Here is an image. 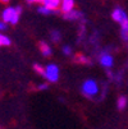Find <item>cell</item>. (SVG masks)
I'll use <instances>...</instances> for the list:
<instances>
[{
	"label": "cell",
	"mask_w": 128,
	"mask_h": 129,
	"mask_svg": "<svg viewBox=\"0 0 128 129\" xmlns=\"http://www.w3.org/2000/svg\"><path fill=\"white\" fill-rule=\"evenodd\" d=\"M21 7H17V8H7L3 14H2V18L4 22H8V23H12V24H15L19 19V15H21Z\"/></svg>",
	"instance_id": "obj_1"
},
{
	"label": "cell",
	"mask_w": 128,
	"mask_h": 129,
	"mask_svg": "<svg viewBox=\"0 0 128 129\" xmlns=\"http://www.w3.org/2000/svg\"><path fill=\"white\" fill-rule=\"evenodd\" d=\"M82 92L83 95H86L87 97H94L97 95L99 92V86L94 79H87L83 84H82Z\"/></svg>",
	"instance_id": "obj_2"
},
{
	"label": "cell",
	"mask_w": 128,
	"mask_h": 129,
	"mask_svg": "<svg viewBox=\"0 0 128 129\" xmlns=\"http://www.w3.org/2000/svg\"><path fill=\"white\" fill-rule=\"evenodd\" d=\"M44 77L49 82H57L59 79V69L55 64H49L45 69V74Z\"/></svg>",
	"instance_id": "obj_3"
},
{
	"label": "cell",
	"mask_w": 128,
	"mask_h": 129,
	"mask_svg": "<svg viewBox=\"0 0 128 129\" xmlns=\"http://www.w3.org/2000/svg\"><path fill=\"white\" fill-rule=\"evenodd\" d=\"M100 64L105 68H112L113 64H114V59L110 54L108 52H103L101 56H100Z\"/></svg>",
	"instance_id": "obj_4"
},
{
	"label": "cell",
	"mask_w": 128,
	"mask_h": 129,
	"mask_svg": "<svg viewBox=\"0 0 128 129\" xmlns=\"http://www.w3.org/2000/svg\"><path fill=\"white\" fill-rule=\"evenodd\" d=\"M119 23H120V27H122V39L124 41H128V17L125 15Z\"/></svg>",
	"instance_id": "obj_5"
},
{
	"label": "cell",
	"mask_w": 128,
	"mask_h": 129,
	"mask_svg": "<svg viewBox=\"0 0 128 129\" xmlns=\"http://www.w3.org/2000/svg\"><path fill=\"white\" fill-rule=\"evenodd\" d=\"M127 14L123 12V9H120V8H117V9H114L113 10V14H112V18H113V19L115 21V22H120L122 19H123V18L125 17Z\"/></svg>",
	"instance_id": "obj_6"
},
{
	"label": "cell",
	"mask_w": 128,
	"mask_h": 129,
	"mask_svg": "<svg viewBox=\"0 0 128 129\" xmlns=\"http://www.w3.org/2000/svg\"><path fill=\"white\" fill-rule=\"evenodd\" d=\"M60 4H62V12L63 13H68V12H70L73 9L74 2H73V0H62Z\"/></svg>",
	"instance_id": "obj_7"
},
{
	"label": "cell",
	"mask_w": 128,
	"mask_h": 129,
	"mask_svg": "<svg viewBox=\"0 0 128 129\" xmlns=\"http://www.w3.org/2000/svg\"><path fill=\"white\" fill-rule=\"evenodd\" d=\"M60 2H62V0H42L44 5L47 7L49 9H51V10L57 9V8L60 5Z\"/></svg>",
	"instance_id": "obj_8"
},
{
	"label": "cell",
	"mask_w": 128,
	"mask_h": 129,
	"mask_svg": "<svg viewBox=\"0 0 128 129\" xmlns=\"http://www.w3.org/2000/svg\"><path fill=\"white\" fill-rule=\"evenodd\" d=\"M65 18H67V19H70V21H74V19H78V18H81V13L72 9L70 12L65 13Z\"/></svg>",
	"instance_id": "obj_9"
},
{
	"label": "cell",
	"mask_w": 128,
	"mask_h": 129,
	"mask_svg": "<svg viewBox=\"0 0 128 129\" xmlns=\"http://www.w3.org/2000/svg\"><path fill=\"white\" fill-rule=\"evenodd\" d=\"M40 50H41L42 55H45V56H49V55H51V49H50V46H49L46 42H41V44H40Z\"/></svg>",
	"instance_id": "obj_10"
},
{
	"label": "cell",
	"mask_w": 128,
	"mask_h": 129,
	"mask_svg": "<svg viewBox=\"0 0 128 129\" xmlns=\"http://www.w3.org/2000/svg\"><path fill=\"white\" fill-rule=\"evenodd\" d=\"M117 105H118V109H119V110H123V109L127 106V97H125V96H120V97L118 99Z\"/></svg>",
	"instance_id": "obj_11"
},
{
	"label": "cell",
	"mask_w": 128,
	"mask_h": 129,
	"mask_svg": "<svg viewBox=\"0 0 128 129\" xmlns=\"http://www.w3.org/2000/svg\"><path fill=\"white\" fill-rule=\"evenodd\" d=\"M76 61L77 63H82V64H91V60L88 58H86L85 55H77V58H76Z\"/></svg>",
	"instance_id": "obj_12"
},
{
	"label": "cell",
	"mask_w": 128,
	"mask_h": 129,
	"mask_svg": "<svg viewBox=\"0 0 128 129\" xmlns=\"http://www.w3.org/2000/svg\"><path fill=\"white\" fill-rule=\"evenodd\" d=\"M10 45V40L4 35H0V46H8Z\"/></svg>",
	"instance_id": "obj_13"
},
{
	"label": "cell",
	"mask_w": 128,
	"mask_h": 129,
	"mask_svg": "<svg viewBox=\"0 0 128 129\" xmlns=\"http://www.w3.org/2000/svg\"><path fill=\"white\" fill-rule=\"evenodd\" d=\"M39 13H41V14H51L53 10L44 5V7H40V8H39Z\"/></svg>",
	"instance_id": "obj_14"
},
{
	"label": "cell",
	"mask_w": 128,
	"mask_h": 129,
	"mask_svg": "<svg viewBox=\"0 0 128 129\" xmlns=\"http://www.w3.org/2000/svg\"><path fill=\"white\" fill-rule=\"evenodd\" d=\"M33 69H35L36 72H37L39 74H41V76H44V74H45V69H44L41 65H39V64H35V65H33Z\"/></svg>",
	"instance_id": "obj_15"
},
{
	"label": "cell",
	"mask_w": 128,
	"mask_h": 129,
	"mask_svg": "<svg viewBox=\"0 0 128 129\" xmlns=\"http://www.w3.org/2000/svg\"><path fill=\"white\" fill-rule=\"evenodd\" d=\"M51 37H53V40L55 41V42H58V41L60 40V35H59V32H58V31H54V32H53V35H51Z\"/></svg>",
	"instance_id": "obj_16"
},
{
	"label": "cell",
	"mask_w": 128,
	"mask_h": 129,
	"mask_svg": "<svg viewBox=\"0 0 128 129\" xmlns=\"http://www.w3.org/2000/svg\"><path fill=\"white\" fill-rule=\"evenodd\" d=\"M63 52H64L65 55H70V54H72V49H70L69 46H64V47H63Z\"/></svg>",
	"instance_id": "obj_17"
},
{
	"label": "cell",
	"mask_w": 128,
	"mask_h": 129,
	"mask_svg": "<svg viewBox=\"0 0 128 129\" xmlns=\"http://www.w3.org/2000/svg\"><path fill=\"white\" fill-rule=\"evenodd\" d=\"M5 24H4V22H0V31H3V29H5Z\"/></svg>",
	"instance_id": "obj_18"
},
{
	"label": "cell",
	"mask_w": 128,
	"mask_h": 129,
	"mask_svg": "<svg viewBox=\"0 0 128 129\" xmlns=\"http://www.w3.org/2000/svg\"><path fill=\"white\" fill-rule=\"evenodd\" d=\"M47 88V84H40L39 86V89H46Z\"/></svg>",
	"instance_id": "obj_19"
},
{
	"label": "cell",
	"mask_w": 128,
	"mask_h": 129,
	"mask_svg": "<svg viewBox=\"0 0 128 129\" xmlns=\"http://www.w3.org/2000/svg\"><path fill=\"white\" fill-rule=\"evenodd\" d=\"M0 2H2L3 4H8V3L10 2V0H0Z\"/></svg>",
	"instance_id": "obj_20"
},
{
	"label": "cell",
	"mask_w": 128,
	"mask_h": 129,
	"mask_svg": "<svg viewBox=\"0 0 128 129\" xmlns=\"http://www.w3.org/2000/svg\"><path fill=\"white\" fill-rule=\"evenodd\" d=\"M33 2H39V3H41V2H42V0H33Z\"/></svg>",
	"instance_id": "obj_21"
},
{
	"label": "cell",
	"mask_w": 128,
	"mask_h": 129,
	"mask_svg": "<svg viewBox=\"0 0 128 129\" xmlns=\"http://www.w3.org/2000/svg\"><path fill=\"white\" fill-rule=\"evenodd\" d=\"M27 2H28V3H32V2H33V0H27Z\"/></svg>",
	"instance_id": "obj_22"
}]
</instances>
